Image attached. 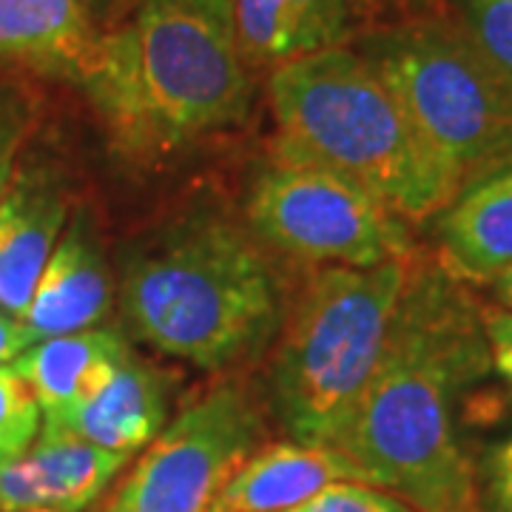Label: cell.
Returning <instances> with one entry per match:
<instances>
[{
    "instance_id": "cell-11",
    "label": "cell",
    "mask_w": 512,
    "mask_h": 512,
    "mask_svg": "<svg viewBox=\"0 0 512 512\" xmlns=\"http://www.w3.org/2000/svg\"><path fill=\"white\" fill-rule=\"evenodd\" d=\"M111 308V279L92 222L77 214L49 256L20 319L26 345L89 330Z\"/></svg>"
},
{
    "instance_id": "cell-9",
    "label": "cell",
    "mask_w": 512,
    "mask_h": 512,
    "mask_svg": "<svg viewBox=\"0 0 512 512\" xmlns=\"http://www.w3.org/2000/svg\"><path fill=\"white\" fill-rule=\"evenodd\" d=\"M66 191L52 168L23 163L0 200V308L23 319L66 225Z\"/></svg>"
},
{
    "instance_id": "cell-25",
    "label": "cell",
    "mask_w": 512,
    "mask_h": 512,
    "mask_svg": "<svg viewBox=\"0 0 512 512\" xmlns=\"http://www.w3.org/2000/svg\"><path fill=\"white\" fill-rule=\"evenodd\" d=\"M493 285H495V296H498V302H501L507 311H512V268L498 276Z\"/></svg>"
},
{
    "instance_id": "cell-18",
    "label": "cell",
    "mask_w": 512,
    "mask_h": 512,
    "mask_svg": "<svg viewBox=\"0 0 512 512\" xmlns=\"http://www.w3.org/2000/svg\"><path fill=\"white\" fill-rule=\"evenodd\" d=\"M40 430V404L15 367H0V467L26 456Z\"/></svg>"
},
{
    "instance_id": "cell-12",
    "label": "cell",
    "mask_w": 512,
    "mask_h": 512,
    "mask_svg": "<svg viewBox=\"0 0 512 512\" xmlns=\"http://www.w3.org/2000/svg\"><path fill=\"white\" fill-rule=\"evenodd\" d=\"M171 379L174 376L168 370L148 365L128 350L97 396L69 410L55 424H43V433H66L94 447L131 456L163 433L174 387Z\"/></svg>"
},
{
    "instance_id": "cell-21",
    "label": "cell",
    "mask_w": 512,
    "mask_h": 512,
    "mask_svg": "<svg viewBox=\"0 0 512 512\" xmlns=\"http://www.w3.org/2000/svg\"><path fill=\"white\" fill-rule=\"evenodd\" d=\"M481 512H512V433L487 450L478 481Z\"/></svg>"
},
{
    "instance_id": "cell-6",
    "label": "cell",
    "mask_w": 512,
    "mask_h": 512,
    "mask_svg": "<svg viewBox=\"0 0 512 512\" xmlns=\"http://www.w3.org/2000/svg\"><path fill=\"white\" fill-rule=\"evenodd\" d=\"M402 106L453 200L512 165V83L458 23L413 20L365 37L362 52Z\"/></svg>"
},
{
    "instance_id": "cell-8",
    "label": "cell",
    "mask_w": 512,
    "mask_h": 512,
    "mask_svg": "<svg viewBox=\"0 0 512 512\" xmlns=\"http://www.w3.org/2000/svg\"><path fill=\"white\" fill-rule=\"evenodd\" d=\"M259 430V413L239 387L205 393L148 444L106 512H208L251 458Z\"/></svg>"
},
{
    "instance_id": "cell-19",
    "label": "cell",
    "mask_w": 512,
    "mask_h": 512,
    "mask_svg": "<svg viewBox=\"0 0 512 512\" xmlns=\"http://www.w3.org/2000/svg\"><path fill=\"white\" fill-rule=\"evenodd\" d=\"M461 29L512 83V0H458Z\"/></svg>"
},
{
    "instance_id": "cell-24",
    "label": "cell",
    "mask_w": 512,
    "mask_h": 512,
    "mask_svg": "<svg viewBox=\"0 0 512 512\" xmlns=\"http://www.w3.org/2000/svg\"><path fill=\"white\" fill-rule=\"evenodd\" d=\"M26 345V336L20 328V319H9V313H0V362L18 359Z\"/></svg>"
},
{
    "instance_id": "cell-16",
    "label": "cell",
    "mask_w": 512,
    "mask_h": 512,
    "mask_svg": "<svg viewBox=\"0 0 512 512\" xmlns=\"http://www.w3.org/2000/svg\"><path fill=\"white\" fill-rule=\"evenodd\" d=\"M128 350L117 330H80L37 342L12 367L35 390L43 421L55 424L109 384Z\"/></svg>"
},
{
    "instance_id": "cell-13",
    "label": "cell",
    "mask_w": 512,
    "mask_h": 512,
    "mask_svg": "<svg viewBox=\"0 0 512 512\" xmlns=\"http://www.w3.org/2000/svg\"><path fill=\"white\" fill-rule=\"evenodd\" d=\"M441 268L458 282H495L512 268V165L458 191L439 217Z\"/></svg>"
},
{
    "instance_id": "cell-5",
    "label": "cell",
    "mask_w": 512,
    "mask_h": 512,
    "mask_svg": "<svg viewBox=\"0 0 512 512\" xmlns=\"http://www.w3.org/2000/svg\"><path fill=\"white\" fill-rule=\"evenodd\" d=\"M410 262L330 265L302 291L271 365L276 416L293 441L330 447L348 424L382 362Z\"/></svg>"
},
{
    "instance_id": "cell-10",
    "label": "cell",
    "mask_w": 512,
    "mask_h": 512,
    "mask_svg": "<svg viewBox=\"0 0 512 512\" xmlns=\"http://www.w3.org/2000/svg\"><path fill=\"white\" fill-rule=\"evenodd\" d=\"M128 456L94 447L66 433H43L32 453L0 467V512L49 507L83 512L94 504Z\"/></svg>"
},
{
    "instance_id": "cell-26",
    "label": "cell",
    "mask_w": 512,
    "mask_h": 512,
    "mask_svg": "<svg viewBox=\"0 0 512 512\" xmlns=\"http://www.w3.org/2000/svg\"><path fill=\"white\" fill-rule=\"evenodd\" d=\"M29 512H57V510H49V507H37V510H29Z\"/></svg>"
},
{
    "instance_id": "cell-17",
    "label": "cell",
    "mask_w": 512,
    "mask_h": 512,
    "mask_svg": "<svg viewBox=\"0 0 512 512\" xmlns=\"http://www.w3.org/2000/svg\"><path fill=\"white\" fill-rule=\"evenodd\" d=\"M245 60L285 66L339 49L353 26V0H234Z\"/></svg>"
},
{
    "instance_id": "cell-15",
    "label": "cell",
    "mask_w": 512,
    "mask_h": 512,
    "mask_svg": "<svg viewBox=\"0 0 512 512\" xmlns=\"http://www.w3.org/2000/svg\"><path fill=\"white\" fill-rule=\"evenodd\" d=\"M97 43L89 0H0V60L80 83Z\"/></svg>"
},
{
    "instance_id": "cell-22",
    "label": "cell",
    "mask_w": 512,
    "mask_h": 512,
    "mask_svg": "<svg viewBox=\"0 0 512 512\" xmlns=\"http://www.w3.org/2000/svg\"><path fill=\"white\" fill-rule=\"evenodd\" d=\"M29 123V106L9 86H0V200L12 183V165L23 131Z\"/></svg>"
},
{
    "instance_id": "cell-14",
    "label": "cell",
    "mask_w": 512,
    "mask_h": 512,
    "mask_svg": "<svg viewBox=\"0 0 512 512\" xmlns=\"http://www.w3.org/2000/svg\"><path fill=\"white\" fill-rule=\"evenodd\" d=\"M333 481H362V476L333 447L279 441L248 458L208 512H285Z\"/></svg>"
},
{
    "instance_id": "cell-4",
    "label": "cell",
    "mask_w": 512,
    "mask_h": 512,
    "mask_svg": "<svg viewBox=\"0 0 512 512\" xmlns=\"http://www.w3.org/2000/svg\"><path fill=\"white\" fill-rule=\"evenodd\" d=\"M268 97L274 157L362 185L402 220H430L453 202L402 106L359 52L339 46L285 63L271 74Z\"/></svg>"
},
{
    "instance_id": "cell-3",
    "label": "cell",
    "mask_w": 512,
    "mask_h": 512,
    "mask_svg": "<svg viewBox=\"0 0 512 512\" xmlns=\"http://www.w3.org/2000/svg\"><path fill=\"white\" fill-rule=\"evenodd\" d=\"M123 313L151 348L222 370L274 339L282 302L254 239L222 217H197L128 262Z\"/></svg>"
},
{
    "instance_id": "cell-2",
    "label": "cell",
    "mask_w": 512,
    "mask_h": 512,
    "mask_svg": "<svg viewBox=\"0 0 512 512\" xmlns=\"http://www.w3.org/2000/svg\"><path fill=\"white\" fill-rule=\"evenodd\" d=\"M80 86L114 151L137 163L237 126L254 86L234 0H143L128 23L100 35Z\"/></svg>"
},
{
    "instance_id": "cell-23",
    "label": "cell",
    "mask_w": 512,
    "mask_h": 512,
    "mask_svg": "<svg viewBox=\"0 0 512 512\" xmlns=\"http://www.w3.org/2000/svg\"><path fill=\"white\" fill-rule=\"evenodd\" d=\"M481 328L490 348L493 370L504 379L512 393V311L507 308H484Z\"/></svg>"
},
{
    "instance_id": "cell-20",
    "label": "cell",
    "mask_w": 512,
    "mask_h": 512,
    "mask_svg": "<svg viewBox=\"0 0 512 512\" xmlns=\"http://www.w3.org/2000/svg\"><path fill=\"white\" fill-rule=\"evenodd\" d=\"M285 512H419L399 495L365 481H333L325 490Z\"/></svg>"
},
{
    "instance_id": "cell-7",
    "label": "cell",
    "mask_w": 512,
    "mask_h": 512,
    "mask_svg": "<svg viewBox=\"0 0 512 512\" xmlns=\"http://www.w3.org/2000/svg\"><path fill=\"white\" fill-rule=\"evenodd\" d=\"M259 239L305 262L373 268L413 256L404 220L367 188L319 165L274 157L248 197Z\"/></svg>"
},
{
    "instance_id": "cell-1",
    "label": "cell",
    "mask_w": 512,
    "mask_h": 512,
    "mask_svg": "<svg viewBox=\"0 0 512 512\" xmlns=\"http://www.w3.org/2000/svg\"><path fill=\"white\" fill-rule=\"evenodd\" d=\"M490 370L473 299L441 265L413 256L382 362L330 447L365 484L413 510L481 512L473 461L453 430V402Z\"/></svg>"
}]
</instances>
